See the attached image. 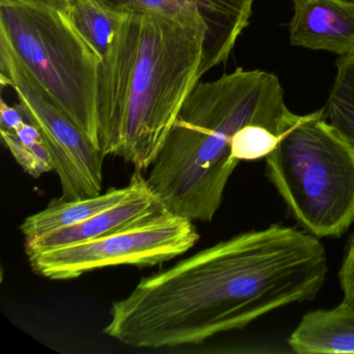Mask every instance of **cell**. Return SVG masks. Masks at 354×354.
I'll return each instance as SVG.
<instances>
[{"instance_id":"obj_1","label":"cell","mask_w":354,"mask_h":354,"mask_svg":"<svg viewBox=\"0 0 354 354\" xmlns=\"http://www.w3.org/2000/svg\"><path fill=\"white\" fill-rule=\"evenodd\" d=\"M327 272L318 238L274 223L142 277L127 297L113 302L103 333L144 349L201 345L277 308L314 299Z\"/></svg>"},{"instance_id":"obj_2","label":"cell","mask_w":354,"mask_h":354,"mask_svg":"<svg viewBox=\"0 0 354 354\" xmlns=\"http://www.w3.org/2000/svg\"><path fill=\"white\" fill-rule=\"evenodd\" d=\"M208 30L190 14L125 13L98 68V146L147 171L206 74Z\"/></svg>"},{"instance_id":"obj_3","label":"cell","mask_w":354,"mask_h":354,"mask_svg":"<svg viewBox=\"0 0 354 354\" xmlns=\"http://www.w3.org/2000/svg\"><path fill=\"white\" fill-rule=\"evenodd\" d=\"M292 115L281 82L269 72L237 69L200 82L182 105L147 181L169 212L210 223L239 165L231 154L234 136L250 124L281 136Z\"/></svg>"},{"instance_id":"obj_4","label":"cell","mask_w":354,"mask_h":354,"mask_svg":"<svg viewBox=\"0 0 354 354\" xmlns=\"http://www.w3.org/2000/svg\"><path fill=\"white\" fill-rule=\"evenodd\" d=\"M266 176L306 233L339 237L354 223V142L324 109L295 115L266 157Z\"/></svg>"},{"instance_id":"obj_5","label":"cell","mask_w":354,"mask_h":354,"mask_svg":"<svg viewBox=\"0 0 354 354\" xmlns=\"http://www.w3.org/2000/svg\"><path fill=\"white\" fill-rule=\"evenodd\" d=\"M0 43L98 146L101 57L78 34L66 8L44 0H0Z\"/></svg>"},{"instance_id":"obj_6","label":"cell","mask_w":354,"mask_h":354,"mask_svg":"<svg viewBox=\"0 0 354 354\" xmlns=\"http://www.w3.org/2000/svg\"><path fill=\"white\" fill-rule=\"evenodd\" d=\"M198 239L194 221L165 211L99 239L26 254L37 274L67 281L106 267L155 266L189 252Z\"/></svg>"},{"instance_id":"obj_7","label":"cell","mask_w":354,"mask_h":354,"mask_svg":"<svg viewBox=\"0 0 354 354\" xmlns=\"http://www.w3.org/2000/svg\"><path fill=\"white\" fill-rule=\"evenodd\" d=\"M0 82L15 91L24 117L40 129L61 182L62 198L100 194L105 157L102 151L3 43H0Z\"/></svg>"},{"instance_id":"obj_8","label":"cell","mask_w":354,"mask_h":354,"mask_svg":"<svg viewBox=\"0 0 354 354\" xmlns=\"http://www.w3.org/2000/svg\"><path fill=\"white\" fill-rule=\"evenodd\" d=\"M115 13L154 12L165 15L196 16L208 30L205 70L225 63L250 24L254 0H97Z\"/></svg>"},{"instance_id":"obj_9","label":"cell","mask_w":354,"mask_h":354,"mask_svg":"<svg viewBox=\"0 0 354 354\" xmlns=\"http://www.w3.org/2000/svg\"><path fill=\"white\" fill-rule=\"evenodd\" d=\"M290 43L339 57L354 55V3L345 0H304L294 5Z\"/></svg>"},{"instance_id":"obj_10","label":"cell","mask_w":354,"mask_h":354,"mask_svg":"<svg viewBox=\"0 0 354 354\" xmlns=\"http://www.w3.org/2000/svg\"><path fill=\"white\" fill-rule=\"evenodd\" d=\"M167 210L149 183L138 194L88 221L39 237L26 239V254L99 239L146 223Z\"/></svg>"},{"instance_id":"obj_11","label":"cell","mask_w":354,"mask_h":354,"mask_svg":"<svg viewBox=\"0 0 354 354\" xmlns=\"http://www.w3.org/2000/svg\"><path fill=\"white\" fill-rule=\"evenodd\" d=\"M147 183V178L142 177L140 171H136L125 187H113L105 194L88 198L75 200L55 198L49 203L44 210L26 217L20 225V231L26 239H32L84 223L91 217L131 198L145 187Z\"/></svg>"},{"instance_id":"obj_12","label":"cell","mask_w":354,"mask_h":354,"mask_svg":"<svg viewBox=\"0 0 354 354\" xmlns=\"http://www.w3.org/2000/svg\"><path fill=\"white\" fill-rule=\"evenodd\" d=\"M298 354L354 353V308L343 301L304 315L288 339Z\"/></svg>"},{"instance_id":"obj_13","label":"cell","mask_w":354,"mask_h":354,"mask_svg":"<svg viewBox=\"0 0 354 354\" xmlns=\"http://www.w3.org/2000/svg\"><path fill=\"white\" fill-rule=\"evenodd\" d=\"M65 8L78 34L102 61L111 48L124 14L107 10L97 0H66Z\"/></svg>"},{"instance_id":"obj_14","label":"cell","mask_w":354,"mask_h":354,"mask_svg":"<svg viewBox=\"0 0 354 354\" xmlns=\"http://www.w3.org/2000/svg\"><path fill=\"white\" fill-rule=\"evenodd\" d=\"M325 117L354 142V55L339 57Z\"/></svg>"},{"instance_id":"obj_15","label":"cell","mask_w":354,"mask_h":354,"mask_svg":"<svg viewBox=\"0 0 354 354\" xmlns=\"http://www.w3.org/2000/svg\"><path fill=\"white\" fill-rule=\"evenodd\" d=\"M279 136L264 126L256 124L244 126L232 140V157L239 162L266 158L277 147Z\"/></svg>"},{"instance_id":"obj_16","label":"cell","mask_w":354,"mask_h":354,"mask_svg":"<svg viewBox=\"0 0 354 354\" xmlns=\"http://www.w3.org/2000/svg\"><path fill=\"white\" fill-rule=\"evenodd\" d=\"M0 134L16 162L30 177L39 178L53 171V160L44 138L37 142H22L16 140L10 132L0 130Z\"/></svg>"},{"instance_id":"obj_17","label":"cell","mask_w":354,"mask_h":354,"mask_svg":"<svg viewBox=\"0 0 354 354\" xmlns=\"http://www.w3.org/2000/svg\"><path fill=\"white\" fill-rule=\"evenodd\" d=\"M343 302L354 308V234L350 236L339 272Z\"/></svg>"},{"instance_id":"obj_18","label":"cell","mask_w":354,"mask_h":354,"mask_svg":"<svg viewBox=\"0 0 354 354\" xmlns=\"http://www.w3.org/2000/svg\"><path fill=\"white\" fill-rule=\"evenodd\" d=\"M26 121L24 111L19 105L9 106L5 100H1L0 105V130L13 131L17 129L24 122Z\"/></svg>"},{"instance_id":"obj_19","label":"cell","mask_w":354,"mask_h":354,"mask_svg":"<svg viewBox=\"0 0 354 354\" xmlns=\"http://www.w3.org/2000/svg\"><path fill=\"white\" fill-rule=\"evenodd\" d=\"M44 1H48V3L61 6V7H66V0H44Z\"/></svg>"},{"instance_id":"obj_20","label":"cell","mask_w":354,"mask_h":354,"mask_svg":"<svg viewBox=\"0 0 354 354\" xmlns=\"http://www.w3.org/2000/svg\"><path fill=\"white\" fill-rule=\"evenodd\" d=\"M293 1L294 5H296V3H301V1H304V0H292Z\"/></svg>"},{"instance_id":"obj_21","label":"cell","mask_w":354,"mask_h":354,"mask_svg":"<svg viewBox=\"0 0 354 354\" xmlns=\"http://www.w3.org/2000/svg\"><path fill=\"white\" fill-rule=\"evenodd\" d=\"M345 1H351V3H354V0H345Z\"/></svg>"}]
</instances>
